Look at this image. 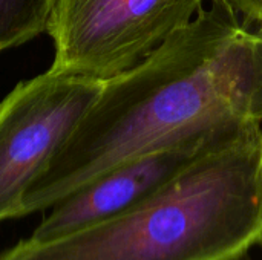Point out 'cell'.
<instances>
[{"instance_id":"cell-1","label":"cell","mask_w":262,"mask_h":260,"mask_svg":"<svg viewBox=\"0 0 262 260\" xmlns=\"http://www.w3.org/2000/svg\"><path fill=\"white\" fill-rule=\"evenodd\" d=\"M255 121L262 123V26L252 29L226 0H210L149 57L103 81L28 190L23 216L129 161Z\"/></svg>"},{"instance_id":"cell-2","label":"cell","mask_w":262,"mask_h":260,"mask_svg":"<svg viewBox=\"0 0 262 260\" xmlns=\"http://www.w3.org/2000/svg\"><path fill=\"white\" fill-rule=\"evenodd\" d=\"M262 242V123L213 138L127 210L0 260H241Z\"/></svg>"},{"instance_id":"cell-3","label":"cell","mask_w":262,"mask_h":260,"mask_svg":"<svg viewBox=\"0 0 262 260\" xmlns=\"http://www.w3.org/2000/svg\"><path fill=\"white\" fill-rule=\"evenodd\" d=\"M204 8V0H55L46 32L51 69L112 78L149 57Z\"/></svg>"},{"instance_id":"cell-4","label":"cell","mask_w":262,"mask_h":260,"mask_svg":"<svg viewBox=\"0 0 262 260\" xmlns=\"http://www.w3.org/2000/svg\"><path fill=\"white\" fill-rule=\"evenodd\" d=\"M104 80L48 69L0 103V222L23 218L28 190L75 130Z\"/></svg>"},{"instance_id":"cell-5","label":"cell","mask_w":262,"mask_h":260,"mask_svg":"<svg viewBox=\"0 0 262 260\" xmlns=\"http://www.w3.org/2000/svg\"><path fill=\"white\" fill-rule=\"evenodd\" d=\"M223 132L149 153L101 175L52 205L29 238L55 239L127 210L169 181Z\"/></svg>"},{"instance_id":"cell-6","label":"cell","mask_w":262,"mask_h":260,"mask_svg":"<svg viewBox=\"0 0 262 260\" xmlns=\"http://www.w3.org/2000/svg\"><path fill=\"white\" fill-rule=\"evenodd\" d=\"M55 0H0V54L46 32Z\"/></svg>"},{"instance_id":"cell-7","label":"cell","mask_w":262,"mask_h":260,"mask_svg":"<svg viewBox=\"0 0 262 260\" xmlns=\"http://www.w3.org/2000/svg\"><path fill=\"white\" fill-rule=\"evenodd\" d=\"M247 25L262 26V0H226Z\"/></svg>"}]
</instances>
